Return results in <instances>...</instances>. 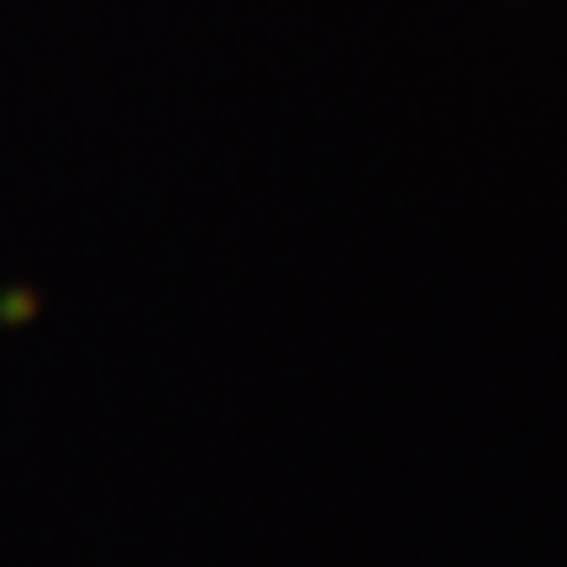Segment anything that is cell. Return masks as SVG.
<instances>
[]
</instances>
